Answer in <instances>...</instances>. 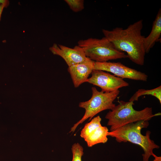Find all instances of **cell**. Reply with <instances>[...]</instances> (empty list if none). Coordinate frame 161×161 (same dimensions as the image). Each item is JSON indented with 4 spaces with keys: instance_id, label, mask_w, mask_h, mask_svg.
Returning <instances> with one entry per match:
<instances>
[{
    "instance_id": "obj_8",
    "label": "cell",
    "mask_w": 161,
    "mask_h": 161,
    "mask_svg": "<svg viewBox=\"0 0 161 161\" xmlns=\"http://www.w3.org/2000/svg\"><path fill=\"white\" fill-rule=\"evenodd\" d=\"M86 82L100 87L104 92L113 91L129 86L123 79L104 71L94 69Z\"/></svg>"
},
{
    "instance_id": "obj_7",
    "label": "cell",
    "mask_w": 161,
    "mask_h": 161,
    "mask_svg": "<svg viewBox=\"0 0 161 161\" xmlns=\"http://www.w3.org/2000/svg\"><path fill=\"white\" fill-rule=\"evenodd\" d=\"M94 69L111 72L114 75L123 78L146 81L148 76L145 73L129 68L120 62H95Z\"/></svg>"
},
{
    "instance_id": "obj_16",
    "label": "cell",
    "mask_w": 161,
    "mask_h": 161,
    "mask_svg": "<svg viewBox=\"0 0 161 161\" xmlns=\"http://www.w3.org/2000/svg\"><path fill=\"white\" fill-rule=\"evenodd\" d=\"M6 7L3 5H0V21L1 20V15L4 8Z\"/></svg>"
},
{
    "instance_id": "obj_6",
    "label": "cell",
    "mask_w": 161,
    "mask_h": 161,
    "mask_svg": "<svg viewBox=\"0 0 161 161\" xmlns=\"http://www.w3.org/2000/svg\"><path fill=\"white\" fill-rule=\"evenodd\" d=\"M101 120L99 115L94 117L85 125L80 132V136L89 147L98 143H105L108 140L109 130L106 127L102 126Z\"/></svg>"
},
{
    "instance_id": "obj_11",
    "label": "cell",
    "mask_w": 161,
    "mask_h": 161,
    "mask_svg": "<svg viewBox=\"0 0 161 161\" xmlns=\"http://www.w3.org/2000/svg\"><path fill=\"white\" fill-rule=\"evenodd\" d=\"M161 34V9H159L154 21L150 34L145 38L144 45L146 53H148L155 43L160 41Z\"/></svg>"
},
{
    "instance_id": "obj_13",
    "label": "cell",
    "mask_w": 161,
    "mask_h": 161,
    "mask_svg": "<svg viewBox=\"0 0 161 161\" xmlns=\"http://www.w3.org/2000/svg\"><path fill=\"white\" fill-rule=\"evenodd\" d=\"M72 154V161H82V157L83 154V149L78 143H74L71 148Z\"/></svg>"
},
{
    "instance_id": "obj_14",
    "label": "cell",
    "mask_w": 161,
    "mask_h": 161,
    "mask_svg": "<svg viewBox=\"0 0 161 161\" xmlns=\"http://www.w3.org/2000/svg\"><path fill=\"white\" fill-rule=\"evenodd\" d=\"M70 9L73 11L77 12L82 10L84 8V0H65Z\"/></svg>"
},
{
    "instance_id": "obj_5",
    "label": "cell",
    "mask_w": 161,
    "mask_h": 161,
    "mask_svg": "<svg viewBox=\"0 0 161 161\" xmlns=\"http://www.w3.org/2000/svg\"><path fill=\"white\" fill-rule=\"evenodd\" d=\"M92 96L88 100L80 103L79 106L85 110L81 119L75 124L69 132L75 131L78 126L89 118L91 120L99 112L107 109L112 110L116 106L113 101L120 93L119 90L110 92L99 91L94 87H92Z\"/></svg>"
},
{
    "instance_id": "obj_3",
    "label": "cell",
    "mask_w": 161,
    "mask_h": 161,
    "mask_svg": "<svg viewBox=\"0 0 161 161\" xmlns=\"http://www.w3.org/2000/svg\"><path fill=\"white\" fill-rule=\"evenodd\" d=\"M118 102V104L110 110L105 117L108 120L107 125L110 126V131L130 123L143 120L148 121L153 117L161 114L160 113L153 114L151 107L136 110L133 108L134 103L132 101Z\"/></svg>"
},
{
    "instance_id": "obj_1",
    "label": "cell",
    "mask_w": 161,
    "mask_h": 161,
    "mask_svg": "<svg viewBox=\"0 0 161 161\" xmlns=\"http://www.w3.org/2000/svg\"><path fill=\"white\" fill-rule=\"evenodd\" d=\"M143 26V20H140L126 29L116 27L112 30L103 29L102 31L116 49L126 52L132 61L142 66L146 53L144 45L145 37L141 32Z\"/></svg>"
},
{
    "instance_id": "obj_2",
    "label": "cell",
    "mask_w": 161,
    "mask_h": 161,
    "mask_svg": "<svg viewBox=\"0 0 161 161\" xmlns=\"http://www.w3.org/2000/svg\"><path fill=\"white\" fill-rule=\"evenodd\" d=\"M149 125L148 121L143 120L130 123L109 132L108 135L115 138L118 143L128 141L139 145L144 152L142 155L143 161H149L151 156L154 157L156 155L153 150L160 148L150 139V131H147L145 135L141 133V129L147 128Z\"/></svg>"
},
{
    "instance_id": "obj_17",
    "label": "cell",
    "mask_w": 161,
    "mask_h": 161,
    "mask_svg": "<svg viewBox=\"0 0 161 161\" xmlns=\"http://www.w3.org/2000/svg\"><path fill=\"white\" fill-rule=\"evenodd\" d=\"M154 159L153 161H161V157L157 156L156 155L154 157Z\"/></svg>"
},
{
    "instance_id": "obj_12",
    "label": "cell",
    "mask_w": 161,
    "mask_h": 161,
    "mask_svg": "<svg viewBox=\"0 0 161 161\" xmlns=\"http://www.w3.org/2000/svg\"><path fill=\"white\" fill-rule=\"evenodd\" d=\"M151 95L155 97L161 103V86L151 89H139L130 98L129 101L134 102L143 95Z\"/></svg>"
},
{
    "instance_id": "obj_4",
    "label": "cell",
    "mask_w": 161,
    "mask_h": 161,
    "mask_svg": "<svg viewBox=\"0 0 161 161\" xmlns=\"http://www.w3.org/2000/svg\"><path fill=\"white\" fill-rule=\"evenodd\" d=\"M78 46L83 49L86 56L95 62L128 58L124 52L116 49L105 37L101 39L90 38L78 41Z\"/></svg>"
},
{
    "instance_id": "obj_15",
    "label": "cell",
    "mask_w": 161,
    "mask_h": 161,
    "mask_svg": "<svg viewBox=\"0 0 161 161\" xmlns=\"http://www.w3.org/2000/svg\"><path fill=\"white\" fill-rule=\"evenodd\" d=\"M9 2L7 0H0V5H3L6 7H7L9 5Z\"/></svg>"
},
{
    "instance_id": "obj_10",
    "label": "cell",
    "mask_w": 161,
    "mask_h": 161,
    "mask_svg": "<svg viewBox=\"0 0 161 161\" xmlns=\"http://www.w3.org/2000/svg\"><path fill=\"white\" fill-rule=\"evenodd\" d=\"M94 62L86 57L83 61L68 66V71L75 88L86 82L89 76L94 69Z\"/></svg>"
},
{
    "instance_id": "obj_9",
    "label": "cell",
    "mask_w": 161,
    "mask_h": 161,
    "mask_svg": "<svg viewBox=\"0 0 161 161\" xmlns=\"http://www.w3.org/2000/svg\"><path fill=\"white\" fill-rule=\"evenodd\" d=\"M49 50L54 54L61 57L68 66L83 62L86 58L82 48L78 45L72 48L54 44Z\"/></svg>"
}]
</instances>
